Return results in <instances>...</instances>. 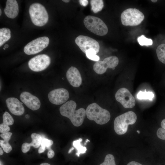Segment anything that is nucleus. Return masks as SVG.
Masks as SVG:
<instances>
[{
  "mask_svg": "<svg viewBox=\"0 0 165 165\" xmlns=\"http://www.w3.org/2000/svg\"><path fill=\"white\" fill-rule=\"evenodd\" d=\"M2 14V10L1 9H0V15L1 16Z\"/></svg>",
  "mask_w": 165,
  "mask_h": 165,
  "instance_id": "c03bdc74",
  "label": "nucleus"
},
{
  "mask_svg": "<svg viewBox=\"0 0 165 165\" xmlns=\"http://www.w3.org/2000/svg\"><path fill=\"white\" fill-rule=\"evenodd\" d=\"M82 141L81 138H79L78 140L73 141V146L77 149V152L76 155L79 157L81 154L85 153L87 150L86 147L82 146L80 142Z\"/></svg>",
  "mask_w": 165,
  "mask_h": 165,
  "instance_id": "412c9836",
  "label": "nucleus"
},
{
  "mask_svg": "<svg viewBox=\"0 0 165 165\" xmlns=\"http://www.w3.org/2000/svg\"><path fill=\"white\" fill-rule=\"evenodd\" d=\"M85 143H84V145H86V143L88 142H90V141L88 139H86V141H85Z\"/></svg>",
  "mask_w": 165,
  "mask_h": 165,
  "instance_id": "4c0bfd02",
  "label": "nucleus"
},
{
  "mask_svg": "<svg viewBox=\"0 0 165 165\" xmlns=\"http://www.w3.org/2000/svg\"><path fill=\"white\" fill-rule=\"evenodd\" d=\"M3 154V151L1 147H0V155H2Z\"/></svg>",
  "mask_w": 165,
  "mask_h": 165,
  "instance_id": "f704fd0d",
  "label": "nucleus"
},
{
  "mask_svg": "<svg viewBox=\"0 0 165 165\" xmlns=\"http://www.w3.org/2000/svg\"><path fill=\"white\" fill-rule=\"evenodd\" d=\"M3 49L4 50H5V49H6V48H5L4 47L3 48Z\"/></svg>",
  "mask_w": 165,
  "mask_h": 165,
  "instance_id": "a18cd8bd",
  "label": "nucleus"
},
{
  "mask_svg": "<svg viewBox=\"0 0 165 165\" xmlns=\"http://www.w3.org/2000/svg\"><path fill=\"white\" fill-rule=\"evenodd\" d=\"M66 76L71 85L74 87H78L82 83V78L79 70L75 67L72 66L68 70Z\"/></svg>",
  "mask_w": 165,
  "mask_h": 165,
  "instance_id": "2eb2a0df",
  "label": "nucleus"
},
{
  "mask_svg": "<svg viewBox=\"0 0 165 165\" xmlns=\"http://www.w3.org/2000/svg\"><path fill=\"white\" fill-rule=\"evenodd\" d=\"M53 144V141L47 138H42L41 143V146L38 150L39 153L43 152L47 149L48 150L51 149V147Z\"/></svg>",
  "mask_w": 165,
  "mask_h": 165,
  "instance_id": "aec40b11",
  "label": "nucleus"
},
{
  "mask_svg": "<svg viewBox=\"0 0 165 165\" xmlns=\"http://www.w3.org/2000/svg\"><path fill=\"white\" fill-rule=\"evenodd\" d=\"M49 43V39L46 36L37 38L28 43L24 47V52L28 55L35 54L46 47Z\"/></svg>",
  "mask_w": 165,
  "mask_h": 165,
  "instance_id": "0eeeda50",
  "label": "nucleus"
},
{
  "mask_svg": "<svg viewBox=\"0 0 165 165\" xmlns=\"http://www.w3.org/2000/svg\"><path fill=\"white\" fill-rule=\"evenodd\" d=\"M11 37V31L8 28L0 29V46L8 41Z\"/></svg>",
  "mask_w": 165,
  "mask_h": 165,
  "instance_id": "6ab92c4d",
  "label": "nucleus"
},
{
  "mask_svg": "<svg viewBox=\"0 0 165 165\" xmlns=\"http://www.w3.org/2000/svg\"><path fill=\"white\" fill-rule=\"evenodd\" d=\"M156 53L159 60L165 64V44H162L158 46Z\"/></svg>",
  "mask_w": 165,
  "mask_h": 165,
  "instance_id": "5701e85b",
  "label": "nucleus"
},
{
  "mask_svg": "<svg viewBox=\"0 0 165 165\" xmlns=\"http://www.w3.org/2000/svg\"><path fill=\"white\" fill-rule=\"evenodd\" d=\"M100 165H116L114 156L111 154H107L105 157L104 162Z\"/></svg>",
  "mask_w": 165,
  "mask_h": 165,
  "instance_id": "bb28decb",
  "label": "nucleus"
},
{
  "mask_svg": "<svg viewBox=\"0 0 165 165\" xmlns=\"http://www.w3.org/2000/svg\"><path fill=\"white\" fill-rule=\"evenodd\" d=\"M4 11L8 17L11 19L16 17L19 13V6L16 1L7 0Z\"/></svg>",
  "mask_w": 165,
  "mask_h": 165,
  "instance_id": "dca6fc26",
  "label": "nucleus"
},
{
  "mask_svg": "<svg viewBox=\"0 0 165 165\" xmlns=\"http://www.w3.org/2000/svg\"><path fill=\"white\" fill-rule=\"evenodd\" d=\"M138 41L141 46H151L153 43L152 40L150 38H146L144 35H141L137 38Z\"/></svg>",
  "mask_w": 165,
  "mask_h": 165,
  "instance_id": "393cba45",
  "label": "nucleus"
},
{
  "mask_svg": "<svg viewBox=\"0 0 165 165\" xmlns=\"http://www.w3.org/2000/svg\"><path fill=\"white\" fill-rule=\"evenodd\" d=\"M154 94L152 92L140 91L137 94V97L140 100H152Z\"/></svg>",
  "mask_w": 165,
  "mask_h": 165,
  "instance_id": "b1692460",
  "label": "nucleus"
},
{
  "mask_svg": "<svg viewBox=\"0 0 165 165\" xmlns=\"http://www.w3.org/2000/svg\"><path fill=\"white\" fill-rule=\"evenodd\" d=\"M86 115L90 120L94 121L99 125H103L110 120L111 115L107 110L103 108L97 104L93 103L87 107Z\"/></svg>",
  "mask_w": 165,
  "mask_h": 165,
  "instance_id": "f03ea898",
  "label": "nucleus"
},
{
  "mask_svg": "<svg viewBox=\"0 0 165 165\" xmlns=\"http://www.w3.org/2000/svg\"><path fill=\"white\" fill-rule=\"evenodd\" d=\"M92 11L95 13L101 11L104 7V2L102 0H91L90 2Z\"/></svg>",
  "mask_w": 165,
  "mask_h": 165,
  "instance_id": "4be33fe9",
  "label": "nucleus"
},
{
  "mask_svg": "<svg viewBox=\"0 0 165 165\" xmlns=\"http://www.w3.org/2000/svg\"><path fill=\"white\" fill-rule=\"evenodd\" d=\"M156 135L159 138L165 140V129L159 128L157 130Z\"/></svg>",
  "mask_w": 165,
  "mask_h": 165,
  "instance_id": "c85d7f7f",
  "label": "nucleus"
},
{
  "mask_svg": "<svg viewBox=\"0 0 165 165\" xmlns=\"http://www.w3.org/2000/svg\"><path fill=\"white\" fill-rule=\"evenodd\" d=\"M29 12L31 20L35 25L41 27L47 22L48 14L44 6L41 4H32L29 7Z\"/></svg>",
  "mask_w": 165,
  "mask_h": 165,
  "instance_id": "20e7f679",
  "label": "nucleus"
},
{
  "mask_svg": "<svg viewBox=\"0 0 165 165\" xmlns=\"http://www.w3.org/2000/svg\"><path fill=\"white\" fill-rule=\"evenodd\" d=\"M55 152L51 148L48 150L47 154V157L49 158H52L54 156Z\"/></svg>",
  "mask_w": 165,
  "mask_h": 165,
  "instance_id": "7c9ffc66",
  "label": "nucleus"
},
{
  "mask_svg": "<svg viewBox=\"0 0 165 165\" xmlns=\"http://www.w3.org/2000/svg\"><path fill=\"white\" fill-rule=\"evenodd\" d=\"M69 93L66 89L59 88L50 91L48 94L50 101L53 104L60 105L65 103L68 99Z\"/></svg>",
  "mask_w": 165,
  "mask_h": 165,
  "instance_id": "f8f14e48",
  "label": "nucleus"
},
{
  "mask_svg": "<svg viewBox=\"0 0 165 165\" xmlns=\"http://www.w3.org/2000/svg\"><path fill=\"white\" fill-rule=\"evenodd\" d=\"M14 123V119L11 115L7 112L3 115V123L0 125V132L1 133L9 132L10 128L9 126Z\"/></svg>",
  "mask_w": 165,
  "mask_h": 165,
  "instance_id": "a211bd4d",
  "label": "nucleus"
},
{
  "mask_svg": "<svg viewBox=\"0 0 165 165\" xmlns=\"http://www.w3.org/2000/svg\"><path fill=\"white\" fill-rule=\"evenodd\" d=\"M75 42L81 50L86 53L90 49L95 50L97 53L99 50L98 42L94 39L87 36L80 35L75 39Z\"/></svg>",
  "mask_w": 165,
  "mask_h": 165,
  "instance_id": "1a4fd4ad",
  "label": "nucleus"
},
{
  "mask_svg": "<svg viewBox=\"0 0 165 165\" xmlns=\"http://www.w3.org/2000/svg\"><path fill=\"white\" fill-rule=\"evenodd\" d=\"M0 145L4 151L6 153H9L12 150V147L9 143L8 141L0 140Z\"/></svg>",
  "mask_w": 165,
  "mask_h": 165,
  "instance_id": "cd10ccee",
  "label": "nucleus"
},
{
  "mask_svg": "<svg viewBox=\"0 0 165 165\" xmlns=\"http://www.w3.org/2000/svg\"><path fill=\"white\" fill-rule=\"evenodd\" d=\"M127 165H143L136 161H132L129 162Z\"/></svg>",
  "mask_w": 165,
  "mask_h": 165,
  "instance_id": "473e14b6",
  "label": "nucleus"
},
{
  "mask_svg": "<svg viewBox=\"0 0 165 165\" xmlns=\"http://www.w3.org/2000/svg\"><path fill=\"white\" fill-rule=\"evenodd\" d=\"M40 165H51L50 164L47 163H43L41 164Z\"/></svg>",
  "mask_w": 165,
  "mask_h": 165,
  "instance_id": "e433bc0d",
  "label": "nucleus"
},
{
  "mask_svg": "<svg viewBox=\"0 0 165 165\" xmlns=\"http://www.w3.org/2000/svg\"><path fill=\"white\" fill-rule=\"evenodd\" d=\"M50 62V58L48 55L40 54L31 58L28 62V66L31 70L38 72L45 69Z\"/></svg>",
  "mask_w": 165,
  "mask_h": 165,
  "instance_id": "6e6552de",
  "label": "nucleus"
},
{
  "mask_svg": "<svg viewBox=\"0 0 165 165\" xmlns=\"http://www.w3.org/2000/svg\"><path fill=\"white\" fill-rule=\"evenodd\" d=\"M76 102L73 101H69L60 108V112L61 115L70 119L72 124L78 127L82 124L86 115V110L81 108L76 110Z\"/></svg>",
  "mask_w": 165,
  "mask_h": 165,
  "instance_id": "f257e3e1",
  "label": "nucleus"
},
{
  "mask_svg": "<svg viewBox=\"0 0 165 165\" xmlns=\"http://www.w3.org/2000/svg\"><path fill=\"white\" fill-rule=\"evenodd\" d=\"M74 149V148L73 147H72L70 148L68 151V153H70Z\"/></svg>",
  "mask_w": 165,
  "mask_h": 165,
  "instance_id": "c9c22d12",
  "label": "nucleus"
},
{
  "mask_svg": "<svg viewBox=\"0 0 165 165\" xmlns=\"http://www.w3.org/2000/svg\"><path fill=\"white\" fill-rule=\"evenodd\" d=\"M116 100L125 108H131L135 105V100L128 90L125 88L119 89L116 92Z\"/></svg>",
  "mask_w": 165,
  "mask_h": 165,
  "instance_id": "9b49d317",
  "label": "nucleus"
},
{
  "mask_svg": "<svg viewBox=\"0 0 165 165\" xmlns=\"http://www.w3.org/2000/svg\"><path fill=\"white\" fill-rule=\"evenodd\" d=\"M25 118H26V119H28L30 117V116L28 114H27L25 115Z\"/></svg>",
  "mask_w": 165,
  "mask_h": 165,
  "instance_id": "58836bf2",
  "label": "nucleus"
},
{
  "mask_svg": "<svg viewBox=\"0 0 165 165\" xmlns=\"http://www.w3.org/2000/svg\"><path fill=\"white\" fill-rule=\"evenodd\" d=\"M96 52L94 50L90 49L86 52V54L87 57L89 59L95 61H98L100 60V57L96 55Z\"/></svg>",
  "mask_w": 165,
  "mask_h": 165,
  "instance_id": "a878e982",
  "label": "nucleus"
},
{
  "mask_svg": "<svg viewBox=\"0 0 165 165\" xmlns=\"http://www.w3.org/2000/svg\"><path fill=\"white\" fill-rule=\"evenodd\" d=\"M161 125L162 128L165 129V119H163L161 121Z\"/></svg>",
  "mask_w": 165,
  "mask_h": 165,
  "instance_id": "72a5a7b5",
  "label": "nucleus"
},
{
  "mask_svg": "<svg viewBox=\"0 0 165 165\" xmlns=\"http://www.w3.org/2000/svg\"><path fill=\"white\" fill-rule=\"evenodd\" d=\"M152 2H157V0H152L151 1Z\"/></svg>",
  "mask_w": 165,
  "mask_h": 165,
  "instance_id": "79ce46f5",
  "label": "nucleus"
},
{
  "mask_svg": "<svg viewBox=\"0 0 165 165\" xmlns=\"http://www.w3.org/2000/svg\"><path fill=\"white\" fill-rule=\"evenodd\" d=\"M6 102L9 110L12 114L20 116L24 113V109L22 103L17 98L9 97L6 99Z\"/></svg>",
  "mask_w": 165,
  "mask_h": 165,
  "instance_id": "4468645a",
  "label": "nucleus"
},
{
  "mask_svg": "<svg viewBox=\"0 0 165 165\" xmlns=\"http://www.w3.org/2000/svg\"><path fill=\"white\" fill-rule=\"evenodd\" d=\"M80 5L83 6H86L88 4V1L87 0H80L79 1Z\"/></svg>",
  "mask_w": 165,
  "mask_h": 165,
  "instance_id": "2f4dec72",
  "label": "nucleus"
},
{
  "mask_svg": "<svg viewBox=\"0 0 165 165\" xmlns=\"http://www.w3.org/2000/svg\"><path fill=\"white\" fill-rule=\"evenodd\" d=\"M145 16L139 10L136 8H128L121 15V20L124 26H135L139 25L143 20Z\"/></svg>",
  "mask_w": 165,
  "mask_h": 165,
  "instance_id": "423d86ee",
  "label": "nucleus"
},
{
  "mask_svg": "<svg viewBox=\"0 0 165 165\" xmlns=\"http://www.w3.org/2000/svg\"><path fill=\"white\" fill-rule=\"evenodd\" d=\"M83 23L88 30L98 35L104 36L108 32L107 26L101 19L98 17L87 16L84 18Z\"/></svg>",
  "mask_w": 165,
  "mask_h": 165,
  "instance_id": "39448f33",
  "label": "nucleus"
},
{
  "mask_svg": "<svg viewBox=\"0 0 165 165\" xmlns=\"http://www.w3.org/2000/svg\"><path fill=\"white\" fill-rule=\"evenodd\" d=\"M137 119L136 114L132 111L127 112L118 116L114 121L115 132L119 135L125 134L127 130L128 125L134 124Z\"/></svg>",
  "mask_w": 165,
  "mask_h": 165,
  "instance_id": "7ed1b4c3",
  "label": "nucleus"
},
{
  "mask_svg": "<svg viewBox=\"0 0 165 165\" xmlns=\"http://www.w3.org/2000/svg\"><path fill=\"white\" fill-rule=\"evenodd\" d=\"M62 1L65 2L67 3L70 2V0H63Z\"/></svg>",
  "mask_w": 165,
  "mask_h": 165,
  "instance_id": "ea45409f",
  "label": "nucleus"
},
{
  "mask_svg": "<svg viewBox=\"0 0 165 165\" xmlns=\"http://www.w3.org/2000/svg\"><path fill=\"white\" fill-rule=\"evenodd\" d=\"M119 62V59L116 56L109 57L105 58L103 61H98L96 62L93 66V69L97 73L102 74L106 72L108 68L114 70Z\"/></svg>",
  "mask_w": 165,
  "mask_h": 165,
  "instance_id": "9d476101",
  "label": "nucleus"
},
{
  "mask_svg": "<svg viewBox=\"0 0 165 165\" xmlns=\"http://www.w3.org/2000/svg\"><path fill=\"white\" fill-rule=\"evenodd\" d=\"M21 101L28 108L33 110H36L40 108L41 103L39 99L28 92H22L20 96Z\"/></svg>",
  "mask_w": 165,
  "mask_h": 165,
  "instance_id": "ddd939ff",
  "label": "nucleus"
},
{
  "mask_svg": "<svg viewBox=\"0 0 165 165\" xmlns=\"http://www.w3.org/2000/svg\"><path fill=\"white\" fill-rule=\"evenodd\" d=\"M12 133L10 132H8L2 133L0 136L4 140L9 141L11 138Z\"/></svg>",
  "mask_w": 165,
  "mask_h": 165,
  "instance_id": "c756f323",
  "label": "nucleus"
},
{
  "mask_svg": "<svg viewBox=\"0 0 165 165\" xmlns=\"http://www.w3.org/2000/svg\"><path fill=\"white\" fill-rule=\"evenodd\" d=\"M9 47V45L8 44H6L4 46V47L7 48Z\"/></svg>",
  "mask_w": 165,
  "mask_h": 165,
  "instance_id": "a19ab883",
  "label": "nucleus"
},
{
  "mask_svg": "<svg viewBox=\"0 0 165 165\" xmlns=\"http://www.w3.org/2000/svg\"><path fill=\"white\" fill-rule=\"evenodd\" d=\"M137 132L138 134H140V131L139 130H137Z\"/></svg>",
  "mask_w": 165,
  "mask_h": 165,
  "instance_id": "37998d69",
  "label": "nucleus"
},
{
  "mask_svg": "<svg viewBox=\"0 0 165 165\" xmlns=\"http://www.w3.org/2000/svg\"><path fill=\"white\" fill-rule=\"evenodd\" d=\"M31 137L32 139V141L31 143H24L22 145L21 150L24 153L28 152L30 149L31 146H32L34 148H38L41 146L42 138L40 134L33 133L31 134Z\"/></svg>",
  "mask_w": 165,
  "mask_h": 165,
  "instance_id": "f3484780",
  "label": "nucleus"
}]
</instances>
